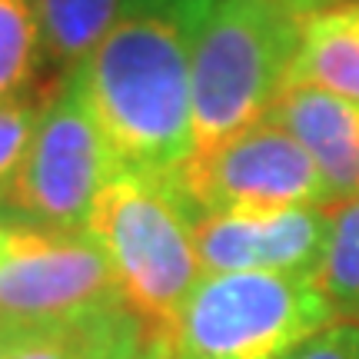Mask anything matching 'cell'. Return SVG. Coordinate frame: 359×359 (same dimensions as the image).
Segmentation results:
<instances>
[{
	"label": "cell",
	"instance_id": "obj_1",
	"mask_svg": "<svg viewBox=\"0 0 359 359\" xmlns=\"http://www.w3.org/2000/svg\"><path fill=\"white\" fill-rule=\"evenodd\" d=\"M217 0H120L80 64L116 170L173 173L193 154V50Z\"/></svg>",
	"mask_w": 359,
	"mask_h": 359
},
{
	"label": "cell",
	"instance_id": "obj_2",
	"mask_svg": "<svg viewBox=\"0 0 359 359\" xmlns=\"http://www.w3.org/2000/svg\"><path fill=\"white\" fill-rule=\"evenodd\" d=\"M196 217L170 173L114 170L93 200L87 233L110 259L123 303L150 330H170L203 280L193 243Z\"/></svg>",
	"mask_w": 359,
	"mask_h": 359
},
{
	"label": "cell",
	"instance_id": "obj_3",
	"mask_svg": "<svg viewBox=\"0 0 359 359\" xmlns=\"http://www.w3.org/2000/svg\"><path fill=\"white\" fill-rule=\"evenodd\" d=\"M303 17L286 0H217L193 50V150L259 123L299 50Z\"/></svg>",
	"mask_w": 359,
	"mask_h": 359
},
{
	"label": "cell",
	"instance_id": "obj_4",
	"mask_svg": "<svg viewBox=\"0 0 359 359\" xmlns=\"http://www.w3.org/2000/svg\"><path fill=\"white\" fill-rule=\"evenodd\" d=\"M333 320L309 276L210 273L163 333L180 359H280Z\"/></svg>",
	"mask_w": 359,
	"mask_h": 359
},
{
	"label": "cell",
	"instance_id": "obj_5",
	"mask_svg": "<svg viewBox=\"0 0 359 359\" xmlns=\"http://www.w3.org/2000/svg\"><path fill=\"white\" fill-rule=\"evenodd\" d=\"M114 170L83 70L74 67L50 83L24 167L0 206V219L57 233L87 230L93 200Z\"/></svg>",
	"mask_w": 359,
	"mask_h": 359
},
{
	"label": "cell",
	"instance_id": "obj_6",
	"mask_svg": "<svg viewBox=\"0 0 359 359\" xmlns=\"http://www.w3.org/2000/svg\"><path fill=\"white\" fill-rule=\"evenodd\" d=\"M170 177L196 213L330 206L316 163L266 116L213 147L193 150Z\"/></svg>",
	"mask_w": 359,
	"mask_h": 359
},
{
	"label": "cell",
	"instance_id": "obj_7",
	"mask_svg": "<svg viewBox=\"0 0 359 359\" xmlns=\"http://www.w3.org/2000/svg\"><path fill=\"white\" fill-rule=\"evenodd\" d=\"M123 299L110 259L87 230L57 233L4 223L0 320L50 323Z\"/></svg>",
	"mask_w": 359,
	"mask_h": 359
},
{
	"label": "cell",
	"instance_id": "obj_8",
	"mask_svg": "<svg viewBox=\"0 0 359 359\" xmlns=\"http://www.w3.org/2000/svg\"><path fill=\"white\" fill-rule=\"evenodd\" d=\"M330 236V206L263 213H200L193 226L203 273H286L309 276Z\"/></svg>",
	"mask_w": 359,
	"mask_h": 359
},
{
	"label": "cell",
	"instance_id": "obj_9",
	"mask_svg": "<svg viewBox=\"0 0 359 359\" xmlns=\"http://www.w3.org/2000/svg\"><path fill=\"white\" fill-rule=\"evenodd\" d=\"M266 120L309 154L330 206L359 196V103L309 83H290L269 107Z\"/></svg>",
	"mask_w": 359,
	"mask_h": 359
},
{
	"label": "cell",
	"instance_id": "obj_10",
	"mask_svg": "<svg viewBox=\"0 0 359 359\" xmlns=\"http://www.w3.org/2000/svg\"><path fill=\"white\" fill-rule=\"evenodd\" d=\"M150 326L116 299L77 316L50 323H20L11 359H110L123 349H140Z\"/></svg>",
	"mask_w": 359,
	"mask_h": 359
},
{
	"label": "cell",
	"instance_id": "obj_11",
	"mask_svg": "<svg viewBox=\"0 0 359 359\" xmlns=\"http://www.w3.org/2000/svg\"><path fill=\"white\" fill-rule=\"evenodd\" d=\"M290 83H309L359 103V0L303 17Z\"/></svg>",
	"mask_w": 359,
	"mask_h": 359
},
{
	"label": "cell",
	"instance_id": "obj_12",
	"mask_svg": "<svg viewBox=\"0 0 359 359\" xmlns=\"http://www.w3.org/2000/svg\"><path fill=\"white\" fill-rule=\"evenodd\" d=\"M120 0H40V24L50 74H67L87 60L116 17Z\"/></svg>",
	"mask_w": 359,
	"mask_h": 359
},
{
	"label": "cell",
	"instance_id": "obj_13",
	"mask_svg": "<svg viewBox=\"0 0 359 359\" xmlns=\"http://www.w3.org/2000/svg\"><path fill=\"white\" fill-rule=\"evenodd\" d=\"M47 70L40 0H0V100L40 87Z\"/></svg>",
	"mask_w": 359,
	"mask_h": 359
},
{
	"label": "cell",
	"instance_id": "obj_14",
	"mask_svg": "<svg viewBox=\"0 0 359 359\" xmlns=\"http://www.w3.org/2000/svg\"><path fill=\"white\" fill-rule=\"evenodd\" d=\"M313 283L333 306L336 320L359 323V196L330 206V236Z\"/></svg>",
	"mask_w": 359,
	"mask_h": 359
},
{
	"label": "cell",
	"instance_id": "obj_15",
	"mask_svg": "<svg viewBox=\"0 0 359 359\" xmlns=\"http://www.w3.org/2000/svg\"><path fill=\"white\" fill-rule=\"evenodd\" d=\"M47 93H50V87H34L0 100V206H4L13 180L24 167V156L30 150Z\"/></svg>",
	"mask_w": 359,
	"mask_h": 359
},
{
	"label": "cell",
	"instance_id": "obj_16",
	"mask_svg": "<svg viewBox=\"0 0 359 359\" xmlns=\"http://www.w3.org/2000/svg\"><path fill=\"white\" fill-rule=\"evenodd\" d=\"M280 359H359V323L333 320Z\"/></svg>",
	"mask_w": 359,
	"mask_h": 359
},
{
	"label": "cell",
	"instance_id": "obj_17",
	"mask_svg": "<svg viewBox=\"0 0 359 359\" xmlns=\"http://www.w3.org/2000/svg\"><path fill=\"white\" fill-rule=\"evenodd\" d=\"M140 359H173V343L163 330H150V339H147V349H143Z\"/></svg>",
	"mask_w": 359,
	"mask_h": 359
},
{
	"label": "cell",
	"instance_id": "obj_18",
	"mask_svg": "<svg viewBox=\"0 0 359 359\" xmlns=\"http://www.w3.org/2000/svg\"><path fill=\"white\" fill-rule=\"evenodd\" d=\"M17 333H20V323L0 320V359H11V349L17 343Z\"/></svg>",
	"mask_w": 359,
	"mask_h": 359
},
{
	"label": "cell",
	"instance_id": "obj_19",
	"mask_svg": "<svg viewBox=\"0 0 359 359\" xmlns=\"http://www.w3.org/2000/svg\"><path fill=\"white\" fill-rule=\"evenodd\" d=\"M299 17H309L316 11H326V7H336V4H349V0H286Z\"/></svg>",
	"mask_w": 359,
	"mask_h": 359
},
{
	"label": "cell",
	"instance_id": "obj_20",
	"mask_svg": "<svg viewBox=\"0 0 359 359\" xmlns=\"http://www.w3.org/2000/svg\"><path fill=\"white\" fill-rule=\"evenodd\" d=\"M147 339H150V336H147ZM143 349H147V343H143L140 349H123V353H116V356H110V359H140Z\"/></svg>",
	"mask_w": 359,
	"mask_h": 359
},
{
	"label": "cell",
	"instance_id": "obj_21",
	"mask_svg": "<svg viewBox=\"0 0 359 359\" xmlns=\"http://www.w3.org/2000/svg\"><path fill=\"white\" fill-rule=\"evenodd\" d=\"M0 243H4V219H0Z\"/></svg>",
	"mask_w": 359,
	"mask_h": 359
},
{
	"label": "cell",
	"instance_id": "obj_22",
	"mask_svg": "<svg viewBox=\"0 0 359 359\" xmlns=\"http://www.w3.org/2000/svg\"><path fill=\"white\" fill-rule=\"evenodd\" d=\"M173 359H180V356H177V353H173Z\"/></svg>",
	"mask_w": 359,
	"mask_h": 359
}]
</instances>
